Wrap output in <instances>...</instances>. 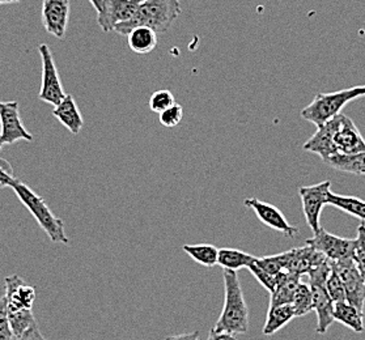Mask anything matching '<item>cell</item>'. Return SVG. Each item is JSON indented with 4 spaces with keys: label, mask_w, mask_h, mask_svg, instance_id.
<instances>
[{
    "label": "cell",
    "mask_w": 365,
    "mask_h": 340,
    "mask_svg": "<svg viewBox=\"0 0 365 340\" xmlns=\"http://www.w3.org/2000/svg\"><path fill=\"white\" fill-rule=\"evenodd\" d=\"M244 205L247 208L253 210L261 222L267 225L271 230L280 232L287 237H294L296 235H299V230L287 222L284 215L279 211V208L272 206L270 203H266V202H262L257 198H247L244 202Z\"/></svg>",
    "instance_id": "4fadbf2b"
},
{
    "label": "cell",
    "mask_w": 365,
    "mask_h": 340,
    "mask_svg": "<svg viewBox=\"0 0 365 340\" xmlns=\"http://www.w3.org/2000/svg\"><path fill=\"white\" fill-rule=\"evenodd\" d=\"M164 340H199V331L178 334V335H169Z\"/></svg>",
    "instance_id": "f35d334b"
},
{
    "label": "cell",
    "mask_w": 365,
    "mask_h": 340,
    "mask_svg": "<svg viewBox=\"0 0 365 340\" xmlns=\"http://www.w3.org/2000/svg\"><path fill=\"white\" fill-rule=\"evenodd\" d=\"M0 139L4 144H14L19 140H33L32 134L21 122L17 101L0 103Z\"/></svg>",
    "instance_id": "9c48e42d"
},
{
    "label": "cell",
    "mask_w": 365,
    "mask_h": 340,
    "mask_svg": "<svg viewBox=\"0 0 365 340\" xmlns=\"http://www.w3.org/2000/svg\"><path fill=\"white\" fill-rule=\"evenodd\" d=\"M327 205L341 210L346 214L356 217L361 222H365V202L356 197H347V195H339L333 191L329 192L327 197Z\"/></svg>",
    "instance_id": "cb8c5ba5"
},
{
    "label": "cell",
    "mask_w": 365,
    "mask_h": 340,
    "mask_svg": "<svg viewBox=\"0 0 365 340\" xmlns=\"http://www.w3.org/2000/svg\"><path fill=\"white\" fill-rule=\"evenodd\" d=\"M361 97V87L341 89L331 93H318L314 100L302 110V118L319 128L341 114L347 103Z\"/></svg>",
    "instance_id": "277c9868"
},
{
    "label": "cell",
    "mask_w": 365,
    "mask_h": 340,
    "mask_svg": "<svg viewBox=\"0 0 365 340\" xmlns=\"http://www.w3.org/2000/svg\"><path fill=\"white\" fill-rule=\"evenodd\" d=\"M280 257L283 261L284 271L300 274L302 277L307 275L310 269L317 267L318 264L329 259L324 254L308 245L291 249L289 252L280 254Z\"/></svg>",
    "instance_id": "5bb4252c"
},
{
    "label": "cell",
    "mask_w": 365,
    "mask_h": 340,
    "mask_svg": "<svg viewBox=\"0 0 365 340\" xmlns=\"http://www.w3.org/2000/svg\"><path fill=\"white\" fill-rule=\"evenodd\" d=\"M0 340H15L9 316V302L6 296L0 297Z\"/></svg>",
    "instance_id": "1f68e13d"
},
{
    "label": "cell",
    "mask_w": 365,
    "mask_h": 340,
    "mask_svg": "<svg viewBox=\"0 0 365 340\" xmlns=\"http://www.w3.org/2000/svg\"><path fill=\"white\" fill-rule=\"evenodd\" d=\"M182 12L180 0H144L135 15L126 23L115 26L114 32L126 36L136 26H150L158 33L170 29Z\"/></svg>",
    "instance_id": "7a4b0ae2"
},
{
    "label": "cell",
    "mask_w": 365,
    "mask_h": 340,
    "mask_svg": "<svg viewBox=\"0 0 365 340\" xmlns=\"http://www.w3.org/2000/svg\"><path fill=\"white\" fill-rule=\"evenodd\" d=\"M182 249L194 261L205 267H214L219 261V249L214 245H183Z\"/></svg>",
    "instance_id": "484cf974"
},
{
    "label": "cell",
    "mask_w": 365,
    "mask_h": 340,
    "mask_svg": "<svg viewBox=\"0 0 365 340\" xmlns=\"http://www.w3.org/2000/svg\"><path fill=\"white\" fill-rule=\"evenodd\" d=\"M330 187L331 182L324 181L312 186H302L299 189L304 216L313 233H317L322 228L319 224V217L324 207L327 206V197L331 191Z\"/></svg>",
    "instance_id": "52a82bcc"
},
{
    "label": "cell",
    "mask_w": 365,
    "mask_h": 340,
    "mask_svg": "<svg viewBox=\"0 0 365 340\" xmlns=\"http://www.w3.org/2000/svg\"><path fill=\"white\" fill-rule=\"evenodd\" d=\"M53 115L63 125L71 134L78 135L84 126V119L81 117L78 105L71 95H66L59 105L53 110Z\"/></svg>",
    "instance_id": "d6986e66"
},
{
    "label": "cell",
    "mask_w": 365,
    "mask_h": 340,
    "mask_svg": "<svg viewBox=\"0 0 365 340\" xmlns=\"http://www.w3.org/2000/svg\"><path fill=\"white\" fill-rule=\"evenodd\" d=\"M9 187L16 194L19 200L28 208V211L33 215V217L37 220L41 228L45 230V233L53 242L68 244L63 220L56 217V215L51 212L46 202L40 195H37L28 185L17 178L11 183Z\"/></svg>",
    "instance_id": "3957f363"
},
{
    "label": "cell",
    "mask_w": 365,
    "mask_h": 340,
    "mask_svg": "<svg viewBox=\"0 0 365 340\" xmlns=\"http://www.w3.org/2000/svg\"></svg>",
    "instance_id": "7bdbcfd3"
},
{
    "label": "cell",
    "mask_w": 365,
    "mask_h": 340,
    "mask_svg": "<svg viewBox=\"0 0 365 340\" xmlns=\"http://www.w3.org/2000/svg\"><path fill=\"white\" fill-rule=\"evenodd\" d=\"M335 126H336V120L333 118L325 123L324 126L317 128V133L304 144V150L316 153L324 161L334 155L339 153L336 150L335 143H334Z\"/></svg>",
    "instance_id": "2e32d148"
},
{
    "label": "cell",
    "mask_w": 365,
    "mask_h": 340,
    "mask_svg": "<svg viewBox=\"0 0 365 340\" xmlns=\"http://www.w3.org/2000/svg\"><path fill=\"white\" fill-rule=\"evenodd\" d=\"M257 257L241 252L237 249H219V261L217 264L224 269L238 271L241 269H249L250 264L255 263Z\"/></svg>",
    "instance_id": "d4e9b609"
},
{
    "label": "cell",
    "mask_w": 365,
    "mask_h": 340,
    "mask_svg": "<svg viewBox=\"0 0 365 340\" xmlns=\"http://www.w3.org/2000/svg\"><path fill=\"white\" fill-rule=\"evenodd\" d=\"M182 118V106L178 105V103H175V105H172L170 108H168L167 110L160 113V122H161V125H163V126L169 127V128L180 125Z\"/></svg>",
    "instance_id": "d6a6232c"
},
{
    "label": "cell",
    "mask_w": 365,
    "mask_h": 340,
    "mask_svg": "<svg viewBox=\"0 0 365 340\" xmlns=\"http://www.w3.org/2000/svg\"><path fill=\"white\" fill-rule=\"evenodd\" d=\"M334 319L359 334L364 331L363 313L347 301L336 302L334 305Z\"/></svg>",
    "instance_id": "603a6c76"
},
{
    "label": "cell",
    "mask_w": 365,
    "mask_h": 340,
    "mask_svg": "<svg viewBox=\"0 0 365 340\" xmlns=\"http://www.w3.org/2000/svg\"><path fill=\"white\" fill-rule=\"evenodd\" d=\"M224 308L219 319L216 321L212 330L217 332H227L230 335L247 334L249 331V309L237 271L224 269Z\"/></svg>",
    "instance_id": "6da1fadb"
},
{
    "label": "cell",
    "mask_w": 365,
    "mask_h": 340,
    "mask_svg": "<svg viewBox=\"0 0 365 340\" xmlns=\"http://www.w3.org/2000/svg\"><path fill=\"white\" fill-rule=\"evenodd\" d=\"M305 245L316 249L330 261H344V259L354 258L356 238L352 239V238L339 237L321 228L317 233H314L313 237L307 239Z\"/></svg>",
    "instance_id": "8992f818"
},
{
    "label": "cell",
    "mask_w": 365,
    "mask_h": 340,
    "mask_svg": "<svg viewBox=\"0 0 365 340\" xmlns=\"http://www.w3.org/2000/svg\"><path fill=\"white\" fill-rule=\"evenodd\" d=\"M9 324L15 335V339L20 338L25 331H28L33 326L37 324L32 309H20L15 311H9Z\"/></svg>",
    "instance_id": "4316f807"
},
{
    "label": "cell",
    "mask_w": 365,
    "mask_h": 340,
    "mask_svg": "<svg viewBox=\"0 0 365 340\" xmlns=\"http://www.w3.org/2000/svg\"><path fill=\"white\" fill-rule=\"evenodd\" d=\"M325 164L333 168L335 170L351 173V175H365V150L359 153H336L331 158H327Z\"/></svg>",
    "instance_id": "44dd1931"
},
{
    "label": "cell",
    "mask_w": 365,
    "mask_h": 340,
    "mask_svg": "<svg viewBox=\"0 0 365 340\" xmlns=\"http://www.w3.org/2000/svg\"><path fill=\"white\" fill-rule=\"evenodd\" d=\"M70 0H43L42 25L48 34L56 38H63L70 19Z\"/></svg>",
    "instance_id": "7c38bea8"
},
{
    "label": "cell",
    "mask_w": 365,
    "mask_h": 340,
    "mask_svg": "<svg viewBox=\"0 0 365 340\" xmlns=\"http://www.w3.org/2000/svg\"><path fill=\"white\" fill-rule=\"evenodd\" d=\"M336 126L334 133V143L339 153L351 155L365 150V139L360 134L355 122L346 114H338L335 117Z\"/></svg>",
    "instance_id": "8fae6325"
},
{
    "label": "cell",
    "mask_w": 365,
    "mask_h": 340,
    "mask_svg": "<svg viewBox=\"0 0 365 340\" xmlns=\"http://www.w3.org/2000/svg\"><path fill=\"white\" fill-rule=\"evenodd\" d=\"M42 61V83H41L38 98L43 103L53 105L56 108L66 97L62 81L56 70L54 56L48 45L42 43L38 48Z\"/></svg>",
    "instance_id": "5b68a950"
},
{
    "label": "cell",
    "mask_w": 365,
    "mask_h": 340,
    "mask_svg": "<svg viewBox=\"0 0 365 340\" xmlns=\"http://www.w3.org/2000/svg\"><path fill=\"white\" fill-rule=\"evenodd\" d=\"M175 103V96L172 95L170 91L160 89V91H156V92L152 93L148 105H150V109L153 113L160 114V113L167 110L168 108H170Z\"/></svg>",
    "instance_id": "f546056e"
},
{
    "label": "cell",
    "mask_w": 365,
    "mask_h": 340,
    "mask_svg": "<svg viewBox=\"0 0 365 340\" xmlns=\"http://www.w3.org/2000/svg\"><path fill=\"white\" fill-rule=\"evenodd\" d=\"M365 96V86H361V97Z\"/></svg>",
    "instance_id": "b9f144b4"
},
{
    "label": "cell",
    "mask_w": 365,
    "mask_h": 340,
    "mask_svg": "<svg viewBox=\"0 0 365 340\" xmlns=\"http://www.w3.org/2000/svg\"><path fill=\"white\" fill-rule=\"evenodd\" d=\"M302 280V275L282 271L277 275V284L271 292L270 308L294 302V292Z\"/></svg>",
    "instance_id": "ac0fdd59"
},
{
    "label": "cell",
    "mask_w": 365,
    "mask_h": 340,
    "mask_svg": "<svg viewBox=\"0 0 365 340\" xmlns=\"http://www.w3.org/2000/svg\"><path fill=\"white\" fill-rule=\"evenodd\" d=\"M296 316L294 308L292 304H286V305H279L274 308H269L267 311V318L266 324L263 326V334L271 336L283 327H286Z\"/></svg>",
    "instance_id": "7402d4cb"
},
{
    "label": "cell",
    "mask_w": 365,
    "mask_h": 340,
    "mask_svg": "<svg viewBox=\"0 0 365 340\" xmlns=\"http://www.w3.org/2000/svg\"><path fill=\"white\" fill-rule=\"evenodd\" d=\"M255 263H257V266H259L261 269H264L266 272H269V274L274 275V277H277L282 271H284L280 254L269 255V257H263V258H257Z\"/></svg>",
    "instance_id": "836d02e7"
},
{
    "label": "cell",
    "mask_w": 365,
    "mask_h": 340,
    "mask_svg": "<svg viewBox=\"0 0 365 340\" xmlns=\"http://www.w3.org/2000/svg\"><path fill=\"white\" fill-rule=\"evenodd\" d=\"M294 313L296 316H302L310 313L313 310V291L309 283L300 282L294 292Z\"/></svg>",
    "instance_id": "83f0119b"
},
{
    "label": "cell",
    "mask_w": 365,
    "mask_h": 340,
    "mask_svg": "<svg viewBox=\"0 0 365 340\" xmlns=\"http://www.w3.org/2000/svg\"><path fill=\"white\" fill-rule=\"evenodd\" d=\"M207 340H237V338H236V335H230V334H227V332L215 331V330L211 329Z\"/></svg>",
    "instance_id": "74e56055"
},
{
    "label": "cell",
    "mask_w": 365,
    "mask_h": 340,
    "mask_svg": "<svg viewBox=\"0 0 365 340\" xmlns=\"http://www.w3.org/2000/svg\"><path fill=\"white\" fill-rule=\"evenodd\" d=\"M128 43L139 56L150 54L158 46V32L150 26H136L128 33Z\"/></svg>",
    "instance_id": "ffe728a7"
},
{
    "label": "cell",
    "mask_w": 365,
    "mask_h": 340,
    "mask_svg": "<svg viewBox=\"0 0 365 340\" xmlns=\"http://www.w3.org/2000/svg\"><path fill=\"white\" fill-rule=\"evenodd\" d=\"M4 296L9 302V311L20 309H32L36 301V289L25 284L19 275H11L4 279Z\"/></svg>",
    "instance_id": "9a60e30c"
},
{
    "label": "cell",
    "mask_w": 365,
    "mask_h": 340,
    "mask_svg": "<svg viewBox=\"0 0 365 340\" xmlns=\"http://www.w3.org/2000/svg\"><path fill=\"white\" fill-rule=\"evenodd\" d=\"M4 143L1 142L0 139V150L3 148ZM7 163L6 161H0V189L4 187V186H11V183L14 182L16 178L12 175L11 172V166H6L3 168V165H6Z\"/></svg>",
    "instance_id": "d590c367"
},
{
    "label": "cell",
    "mask_w": 365,
    "mask_h": 340,
    "mask_svg": "<svg viewBox=\"0 0 365 340\" xmlns=\"http://www.w3.org/2000/svg\"><path fill=\"white\" fill-rule=\"evenodd\" d=\"M144 0H105L103 9L97 14V24L103 32H114L115 26L126 23L136 14Z\"/></svg>",
    "instance_id": "30bf717a"
},
{
    "label": "cell",
    "mask_w": 365,
    "mask_h": 340,
    "mask_svg": "<svg viewBox=\"0 0 365 340\" xmlns=\"http://www.w3.org/2000/svg\"><path fill=\"white\" fill-rule=\"evenodd\" d=\"M249 271L253 274V277L261 283L263 288H266L269 292H272L275 284H277V277L271 275L269 272H266L264 269H261L259 266H257V263H253L249 266Z\"/></svg>",
    "instance_id": "e575fe53"
},
{
    "label": "cell",
    "mask_w": 365,
    "mask_h": 340,
    "mask_svg": "<svg viewBox=\"0 0 365 340\" xmlns=\"http://www.w3.org/2000/svg\"><path fill=\"white\" fill-rule=\"evenodd\" d=\"M15 340H48L43 335H42V332L40 331V329H38V326L36 324V326H33L32 329H29L28 331H25L20 338H17Z\"/></svg>",
    "instance_id": "8d00e7d4"
},
{
    "label": "cell",
    "mask_w": 365,
    "mask_h": 340,
    "mask_svg": "<svg viewBox=\"0 0 365 340\" xmlns=\"http://www.w3.org/2000/svg\"><path fill=\"white\" fill-rule=\"evenodd\" d=\"M354 261L356 263L357 269L361 274L365 282V224L357 227L356 246L354 253Z\"/></svg>",
    "instance_id": "4dcf8cb0"
},
{
    "label": "cell",
    "mask_w": 365,
    "mask_h": 340,
    "mask_svg": "<svg viewBox=\"0 0 365 340\" xmlns=\"http://www.w3.org/2000/svg\"><path fill=\"white\" fill-rule=\"evenodd\" d=\"M91 1V4L95 7L96 11H97V14H100L103 9V1L105 0H89Z\"/></svg>",
    "instance_id": "ab89813d"
},
{
    "label": "cell",
    "mask_w": 365,
    "mask_h": 340,
    "mask_svg": "<svg viewBox=\"0 0 365 340\" xmlns=\"http://www.w3.org/2000/svg\"><path fill=\"white\" fill-rule=\"evenodd\" d=\"M313 291V310L317 314L318 335H324L330 329L334 321V301L329 296L324 285H310Z\"/></svg>",
    "instance_id": "e0dca14e"
},
{
    "label": "cell",
    "mask_w": 365,
    "mask_h": 340,
    "mask_svg": "<svg viewBox=\"0 0 365 340\" xmlns=\"http://www.w3.org/2000/svg\"><path fill=\"white\" fill-rule=\"evenodd\" d=\"M21 0H0V6L1 4H14V3H20Z\"/></svg>",
    "instance_id": "60d3db41"
},
{
    "label": "cell",
    "mask_w": 365,
    "mask_h": 340,
    "mask_svg": "<svg viewBox=\"0 0 365 340\" xmlns=\"http://www.w3.org/2000/svg\"><path fill=\"white\" fill-rule=\"evenodd\" d=\"M333 263V262H331ZM326 291L329 293V296L331 297V300L334 301V304L336 302H344L347 301V296H346V289H344V285L341 282L339 274L336 272V269H331V274L330 277H327V282L325 284Z\"/></svg>",
    "instance_id": "f1b7e54d"
},
{
    "label": "cell",
    "mask_w": 365,
    "mask_h": 340,
    "mask_svg": "<svg viewBox=\"0 0 365 340\" xmlns=\"http://www.w3.org/2000/svg\"><path fill=\"white\" fill-rule=\"evenodd\" d=\"M333 262V261H331ZM334 269L339 274L347 296V302L364 313L365 282L359 272L354 258L333 262Z\"/></svg>",
    "instance_id": "ba28073f"
}]
</instances>
